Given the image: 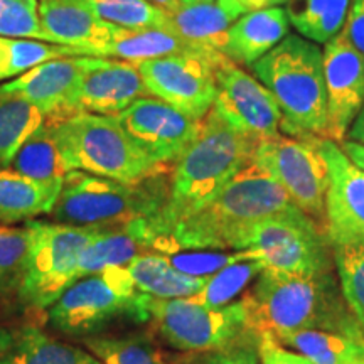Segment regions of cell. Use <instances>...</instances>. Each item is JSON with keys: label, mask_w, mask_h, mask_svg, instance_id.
I'll return each instance as SVG.
<instances>
[{"label": "cell", "mask_w": 364, "mask_h": 364, "mask_svg": "<svg viewBox=\"0 0 364 364\" xmlns=\"http://www.w3.org/2000/svg\"><path fill=\"white\" fill-rule=\"evenodd\" d=\"M139 292L152 299H193L203 292L209 277H191L172 267L166 255L144 253L125 267Z\"/></svg>", "instance_id": "24"}, {"label": "cell", "mask_w": 364, "mask_h": 364, "mask_svg": "<svg viewBox=\"0 0 364 364\" xmlns=\"http://www.w3.org/2000/svg\"><path fill=\"white\" fill-rule=\"evenodd\" d=\"M61 186L63 181H34L9 167L0 169V223L12 225L49 215Z\"/></svg>", "instance_id": "25"}, {"label": "cell", "mask_w": 364, "mask_h": 364, "mask_svg": "<svg viewBox=\"0 0 364 364\" xmlns=\"http://www.w3.org/2000/svg\"><path fill=\"white\" fill-rule=\"evenodd\" d=\"M46 122L29 100L0 86V169H6L22 142Z\"/></svg>", "instance_id": "29"}, {"label": "cell", "mask_w": 364, "mask_h": 364, "mask_svg": "<svg viewBox=\"0 0 364 364\" xmlns=\"http://www.w3.org/2000/svg\"><path fill=\"white\" fill-rule=\"evenodd\" d=\"M169 194L164 171L127 184L110 177L71 171L49 215L56 223L93 230L122 226L139 218L156 221ZM154 226V225H152Z\"/></svg>", "instance_id": "5"}, {"label": "cell", "mask_w": 364, "mask_h": 364, "mask_svg": "<svg viewBox=\"0 0 364 364\" xmlns=\"http://www.w3.org/2000/svg\"><path fill=\"white\" fill-rule=\"evenodd\" d=\"M31 245L33 230L29 225H0V295L19 287Z\"/></svg>", "instance_id": "36"}, {"label": "cell", "mask_w": 364, "mask_h": 364, "mask_svg": "<svg viewBox=\"0 0 364 364\" xmlns=\"http://www.w3.org/2000/svg\"><path fill=\"white\" fill-rule=\"evenodd\" d=\"M250 255L245 250L240 252H220V250H186L167 255L172 267L191 277H211L228 265L248 260ZM252 260V258H250Z\"/></svg>", "instance_id": "38"}, {"label": "cell", "mask_w": 364, "mask_h": 364, "mask_svg": "<svg viewBox=\"0 0 364 364\" xmlns=\"http://www.w3.org/2000/svg\"><path fill=\"white\" fill-rule=\"evenodd\" d=\"M215 110L230 125L255 140L273 139L282 132V112L272 93L257 78L225 58L216 66Z\"/></svg>", "instance_id": "13"}, {"label": "cell", "mask_w": 364, "mask_h": 364, "mask_svg": "<svg viewBox=\"0 0 364 364\" xmlns=\"http://www.w3.org/2000/svg\"><path fill=\"white\" fill-rule=\"evenodd\" d=\"M223 53L172 54L139 65L149 97H156L186 115L203 120L215 107L216 66Z\"/></svg>", "instance_id": "12"}, {"label": "cell", "mask_w": 364, "mask_h": 364, "mask_svg": "<svg viewBox=\"0 0 364 364\" xmlns=\"http://www.w3.org/2000/svg\"><path fill=\"white\" fill-rule=\"evenodd\" d=\"M149 314L164 341L184 353H215L260 338L248 295L221 307L203 306L194 299L150 297Z\"/></svg>", "instance_id": "7"}, {"label": "cell", "mask_w": 364, "mask_h": 364, "mask_svg": "<svg viewBox=\"0 0 364 364\" xmlns=\"http://www.w3.org/2000/svg\"><path fill=\"white\" fill-rule=\"evenodd\" d=\"M86 351L102 364H169L157 346L145 336L129 338H83Z\"/></svg>", "instance_id": "34"}, {"label": "cell", "mask_w": 364, "mask_h": 364, "mask_svg": "<svg viewBox=\"0 0 364 364\" xmlns=\"http://www.w3.org/2000/svg\"><path fill=\"white\" fill-rule=\"evenodd\" d=\"M282 112V130L292 136L326 139L327 93L324 51L302 36L289 34L252 65Z\"/></svg>", "instance_id": "4"}, {"label": "cell", "mask_w": 364, "mask_h": 364, "mask_svg": "<svg viewBox=\"0 0 364 364\" xmlns=\"http://www.w3.org/2000/svg\"><path fill=\"white\" fill-rule=\"evenodd\" d=\"M341 149L344 150V154L351 159V162L356 164L359 169L364 171V144L353 142V140H343L339 144Z\"/></svg>", "instance_id": "42"}, {"label": "cell", "mask_w": 364, "mask_h": 364, "mask_svg": "<svg viewBox=\"0 0 364 364\" xmlns=\"http://www.w3.org/2000/svg\"><path fill=\"white\" fill-rule=\"evenodd\" d=\"M117 117L132 139L161 166L174 164L194 142L203 125V120L156 97L135 100Z\"/></svg>", "instance_id": "14"}, {"label": "cell", "mask_w": 364, "mask_h": 364, "mask_svg": "<svg viewBox=\"0 0 364 364\" xmlns=\"http://www.w3.org/2000/svg\"><path fill=\"white\" fill-rule=\"evenodd\" d=\"M327 93L326 139L341 144L364 105V54L356 49L344 29L324 48Z\"/></svg>", "instance_id": "16"}, {"label": "cell", "mask_w": 364, "mask_h": 364, "mask_svg": "<svg viewBox=\"0 0 364 364\" xmlns=\"http://www.w3.org/2000/svg\"><path fill=\"white\" fill-rule=\"evenodd\" d=\"M184 364H188V363H184Z\"/></svg>", "instance_id": "48"}, {"label": "cell", "mask_w": 364, "mask_h": 364, "mask_svg": "<svg viewBox=\"0 0 364 364\" xmlns=\"http://www.w3.org/2000/svg\"><path fill=\"white\" fill-rule=\"evenodd\" d=\"M318 139L321 136L280 134L260 140L255 149L253 164L285 191L294 206L324 228L329 171L318 149Z\"/></svg>", "instance_id": "11"}, {"label": "cell", "mask_w": 364, "mask_h": 364, "mask_svg": "<svg viewBox=\"0 0 364 364\" xmlns=\"http://www.w3.org/2000/svg\"><path fill=\"white\" fill-rule=\"evenodd\" d=\"M27 225L33 230V245L17 294L26 306L44 311L78 280L81 253L102 230L56 221H29Z\"/></svg>", "instance_id": "10"}, {"label": "cell", "mask_w": 364, "mask_h": 364, "mask_svg": "<svg viewBox=\"0 0 364 364\" xmlns=\"http://www.w3.org/2000/svg\"><path fill=\"white\" fill-rule=\"evenodd\" d=\"M329 171L326 196V235L331 245H364V171L344 154L338 142L318 139Z\"/></svg>", "instance_id": "15"}, {"label": "cell", "mask_w": 364, "mask_h": 364, "mask_svg": "<svg viewBox=\"0 0 364 364\" xmlns=\"http://www.w3.org/2000/svg\"><path fill=\"white\" fill-rule=\"evenodd\" d=\"M361 338H364L363 331L336 332L306 329L287 332L275 339L306 356L312 364H346L354 351V346Z\"/></svg>", "instance_id": "30"}, {"label": "cell", "mask_w": 364, "mask_h": 364, "mask_svg": "<svg viewBox=\"0 0 364 364\" xmlns=\"http://www.w3.org/2000/svg\"><path fill=\"white\" fill-rule=\"evenodd\" d=\"M201 53L213 54L220 51L203 48L179 36L167 33L161 29H124V27L113 26L110 43L100 48L95 56L100 58H117L124 61L140 63L149 59L172 56V54H189Z\"/></svg>", "instance_id": "23"}, {"label": "cell", "mask_w": 364, "mask_h": 364, "mask_svg": "<svg viewBox=\"0 0 364 364\" xmlns=\"http://www.w3.org/2000/svg\"><path fill=\"white\" fill-rule=\"evenodd\" d=\"M248 299L258 336L279 338L306 329L361 331L346 306L334 273L306 277L263 268Z\"/></svg>", "instance_id": "3"}, {"label": "cell", "mask_w": 364, "mask_h": 364, "mask_svg": "<svg viewBox=\"0 0 364 364\" xmlns=\"http://www.w3.org/2000/svg\"><path fill=\"white\" fill-rule=\"evenodd\" d=\"M294 203L284 189L255 166L240 171L215 198L177 223L159 252L186 250L238 252L241 240L257 223L292 211Z\"/></svg>", "instance_id": "2"}, {"label": "cell", "mask_w": 364, "mask_h": 364, "mask_svg": "<svg viewBox=\"0 0 364 364\" xmlns=\"http://www.w3.org/2000/svg\"><path fill=\"white\" fill-rule=\"evenodd\" d=\"M142 97L149 95L139 65L124 59L86 56L68 118L76 113L117 117Z\"/></svg>", "instance_id": "17"}, {"label": "cell", "mask_w": 364, "mask_h": 364, "mask_svg": "<svg viewBox=\"0 0 364 364\" xmlns=\"http://www.w3.org/2000/svg\"><path fill=\"white\" fill-rule=\"evenodd\" d=\"M290 33L285 9L272 6L238 17L226 31L223 54L235 65L252 66Z\"/></svg>", "instance_id": "21"}, {"label": "cell", "mask_w": 364, "mask_h": 364, "mask_svg": "<svg viewBox=\"0 0 364 364\" xmlns=\"http://www.w3.org/2000/svg\"><path fill=\"white\" fill-rule=\"evenodd\" d=\"M70 56H80L70 46L0 36V80L21 76L46 61Z\"/></svg>", "instance_id": "31"}, {"label": "cell", "mask_w": 364, "mask_h": 364, "mask_svg": "<svg viewBox=\"0 0 364 364\" xmlns=\"http://www.w3.org/2000/svg\"><path fill=\"white\" fill-rule=\"evenodd\" d=\"M0 364H102L90 351L34 326H0Z\"/></svg>", "instance_id": "22"}, {"label": "cell", "mask_w": 364, "mask_h": 364, "mask_svg": "<svg viewBox=\"0 0 364 364\" xmlns=\"http://www.w3.org/2000/svg\"><path fill=\"white\" fill-rule=\"evenodd\" d=\"M262 272L263 265L258 260L248 258V260L236 262L209 277L203 292L193 299L208 307L228 306L235 302V297H238Z\"/></svg>", "instance_id": "35"}, {"label": "cell", "mask_w": 364, "mask_h": 364, "mask_svg": "<svg viewBox=\"0 0 364 364\" xmlns=\"http://www.w3.org/2000/svg\"><path fill=\"white\" fill-rule=\"evenodd\" d=\"M157 243L159 236L152 226V220L147 218L98 231L81 253L78 280L113 267H127L139 255L157 250Z\"/></svg>", "instance_id": "20"}, {"label": "cell", "mask_w": 364, "mask_h": 364, "mask_svg": "<svg viewBox=\"0 0 364 364\" xmlns=\"http://www.w3.org/2000/svg\"><path fill=\"white\" fill-rule=\"evenodd\" d=\"M150 297L135 289L125 267L83 277L71 284L49 307L54 329L70 336H95L117 318L150 321Z\"/></svg>", "instance_id": "8"}, {"label": "cell", "mask_w": 364, "mask_h": 364, "mask_svg": "<svg viewBox=\"0 0 364 364\" xmlns=\"http://www.w3.org/2000/svg\"><path fill=\"white\" fill-rule=\"evenodd\" d=\"M0 36L49 43L41 27L38 0H0Z\"/></svg>", "instance_id": "37"}, {"label": "cell", "mask_w": 364, "mask_h": 364, "mask_svg": "<svg viewBox=\"0 0 364 364\" xmlns=\"http://www.w3.org/2000/svg\"><path fill=\"white\" fill-rule=\"evenodd\" d=\"M83 68L85 58L81 56L58 58L0 86L29 100L44 113L46 120L59 122L68 118L71 98L83 75Z\"/></svg>", "instance_id": "18"}, {"label": "cell", "mask_w": 364, "mask_h": 364, "mask_svg": "<svg viewBox=\"0 0 364 364\" xmlns=\"http://www.w3.org/2000/svg\"><path fill=\"white\" fill-rule=\"evenodd\" d=\"M152 4H156V6L162 7L164 11L167 12H176L179 11V7L182 6L181 0H150Z\"/></svg>", "instance_id": "45"}, {"label": "cell", "mask_w": 364, "mask_h": 364, "mask_svg": "<svg viewBox=\"0 0 364 364\" xmlns=\"http://www.w3.org/2000/svg\"><path fill=\"white\" fill-rule=\"evenodd\" d=\"M346 364H364V338H361L354 346V351Z\"/></svg>", "instance_id": "44"}, {"label": "cell", "mask_w": 364, "mask_h": 364, "mask_svg": "<svg viewBox=\"0 0 364 364\" xmlns=\"http://www.w3.org/2000/svg\"><path fill=\"white\" fill-rule=\"evenodd\" d=\"M284 2H289V0H284Z\"/></svg>", "instance_id": "47"}, {"label": "cell", "mask_w": 364, "mask_h": 364, "mask_svg": "<svg viewBox=\"0 0 364 364\" xmlns=\"http://www.w3.org/2000/svg\"><path fill=\"white\" fill-rule=\"evenodd\" d=\"M108 24L124 29H161L171 33V16L150 0H85Z\"/></svg>", "instance_id": "32"}, {"label": "cell", "mask_w": 364, "mask_h": 364, "mask_svg": "<svg viewBox=\"0 0 364 364\" xmlns=\"http://www.w3.org/2000/svg\"><path fill=\"white\" fill-rule=\"evenodd\" d=\"M344 33L349 41L356 46L358 51L364 54V0H351Z\"/></svg>", "instance_id": "41"}, {"label": "cell", "mask_w": 364, "mask_h": 364, "mask_svg": "<svg viewBox=\"0 0 364 364\" xmlns=\"http://www.w3.org/2000/svg\"><path fill=\"white\" fill-rule=\"evenodd\" d=\"M258 356L260 364H312L306 356L284 348L273 336L260 334L258 338Z\"/></svg>", "instance_id": "40"}, {"label": "cell", "mask_w": 364, "mask_h": 364, "mask_svg": "<svg viewBox=\"0 0 364 364\" xmlns=\"http://www.w3.org/2000/svg\"><path fill=\"white\" fill-rule=\"evenodd\" d=\"M348 140H353V142L364 144V105L361 112L358 113L356 120L353 122L351 129L348 132Z\"/></svg>", "instance_id": "43"}, {"label": "cell", "mask_w": 364, "mask_h": 364, "mask_svg": "<svg viewBox=\"0 0 364 364\" xmlns=\"http://www.w3.org/2000/svg\"><path fill=\"white\" fill-rule=\"evenodd\" d=\"M332 255L346 306L364 334V245H332Z\"/></svg>", "instance_id": "33"}, {"label": "cell", "mask_w": 364, "mask_h": 364, "mask_svg": "<svg viewBox=\"0 0 364 364\" xmlns=\"http://www.w3.org/2000/svg\"><path fill=\"white\" fill-rule=\"evenodd\" d=\"M258 341L243 343L233 348L221 349L215 353H204L201 358L189 359L188 364H258Z\"/></svg>", "instance_id": "39"}, {"label": "cell", "mask_w": 364, "mask_h": 364, "mask_svg": "<svg viewBox=\"0 0 364 364\" xmlns=\"http://www.w3.org/2000/svg\"><path fill=\"white\" fill-rule=\"evenodd\" d=\"M240 250L267 270L306 277L334 273V255L326 230L299 208L253 225Z\"/></svg>", "instance_id": "9"}, {"label": "cell", "mask_w": 364, "mask_h": 364, "mask_svg": "<svg viewBox=\"0 0 364 364\" xmlns=\"http://www.w3.org/2000/svg\"><path fill=\"white\" fill-rule=\"evenodd\" d=\"M9 169L34 181H63L73 171L58 139L54 122L46 120L12 157Z\"/></svg>", "instance_id": "26"}, {"label": "cell", "mask_w": 364, "mask_h": 364, "mask_svg": "<svg viewBox=\"0 0 364 364\" xmlns=\"http://www.w3.org/2000/svg\"><path fill=\"white\" fill-rule=\"evenodd\" d=\"M171 33L213 51H223L226 31L236 21L218 2L182 6L179 11L169 12Z\"/></svg>", "instance_id": "27"}, {"label": "cell", "mask_w": 364, "mask_h": 364, "mask_svg": "<svg viewBox=\"0 0 364 364\" xmlns=\"http://www.w3.org/2000/svg\"><path fill=\"white\" fill-rule=\"evenodd\" d=\"M257 145L258 140L228 124L215 108L203 118L199 135L174 162L167 201L152 223L157 250L177 223L215 198L253 161Z\"/></svg>", "instance_id": "1"}, {"label": "cell", "mask_w": 364, "mask_h": 364, "mask_svg": "<svg viewBox=\"0 0 364 364\" xmlns=\"http://www.w3.org/2000/svg\"><path fill=\"white\" fill-rule=\"evenodd\" d=\"M351 0H289L285 12L302 38L326 44L344 29Z\"/></svg>", "instance_id": "28"}, {"label": "cell", "mask_w": 364, "mask_h": 364, "mask_svg": "<svg viewBox=\"0 0 364 364\" xmlns=\"http://www.w3.org/2000/svg\"><path fill=\"white\" fill-rule=\"evenodd\" d=\"M41 27L49 43L70 46L80 56L95 53L110 43L113 26L95 14L85 0H38Z\"/></svg>", "instance_id": "19"}, {"label": "cell", "mask_w": 364, "mask_h": 364, "mask_svg": "<svg viewBox=\"0 0 364 364\" xmlns=\"http://www.w3.org/2000/svg\"><path fill=\"white\" fill-rule=\"evenodd\" d=\"M184 6H198V4H211L215 0H181Z\"/></svg>", "instance_id": "46"}, {"label": "cell", "mask_w": 364, "mask_h": 364, "mask_svg": "<svg viewBox=\"0 0 364 364\" xmlns=\"http://www.w3.org/2000/svg\"><path fill=\"white\" fill-rule=\"evenodd\" d=\"M54 125L73 171L127 184H136L162 172L161 164L132 139L118 117L76 113Z\"/></svg>", "instance_id": "6"}]
</instances>
